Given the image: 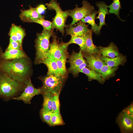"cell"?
Here are the masks:
<instances>
[{
  "instance_id": "obj_1",
  "label": "cell",
  "mask_w": 133,
  "mask_h": 133,
  "mask_svg": "<svg viewBox=\"0 0 133 133\" xmlns=\"http://www.w3.org/2000/svg\"><path fill=\"white\" fill-rule=\"evenodd\" d=\"M1 68L5 73L20 83L24 81L30 70L25 58L5 61L2 64Z\"/></svg>"
},
{
  "instance_id": "obj_2",
  "label": "cell",
  "mask_w": 133,
  "mask_h": 133,
  "mask_svg": "<svg viewBox=\"0 0 133 133\" xmlns=\"http://www.w3.org/2000/svg\"><path fill=\"white\" fill-rule=\"evenodd\" d=\"M54 34L53 30L49 31L44 29L41 33H37L35 41L36 50L35 61L36 63H41L44 60L47 58L50 38Z\"/></svg>"
},
{
  "instance_id": "obj_3",
  "label": "cell",
  "mask_w": 133,
  "mask_h": 133,
  "mask_svg": "<svg viewBox=\"0 0 133 133\" xmlns=\"http://www.w3.org/2000/svg\"><path fill=\"white\" fill-rule=\"evenodd\" d=\"M46 5L48 9L54 10L56 12V15L52 21L53 29H56L63 34L65 28L68 26L66 23L67 17L69 16V10H63L59 3L56 0H50L49 2L46 3Z\"/></svg>"
},
{
  "instance_id": "obj_4",
  "label": "cell",
  "mask_w": 133,
  "mask_h": 133,
  "mask_svg": "<svg viewBox=\"0 0 133 133\" xmlns=\"http://www.w3.org/2000/svg\"><path fill=\"white\" fill-rule=\"evenodd\" d=\"M66 78L54 75H47L42 78L43 85L40 88L41 94L48 93L53 95L60 93Z\"/></svg>"
},
{
  "instance_id": "obj_5",
  "label": "cell",
  "mask_w": 133,
  "mask_h": 133,
  "mask_svg": "<svg viewBox=\"0 0 133 133\" xmlns=\"http://www.w3.org/2000/svg\"><path fill=\"white\" fill-rule=\"evenodd\" d=\"M21 83L6 73L0 74V96L6 98L15 96L20 90Z\"/></svg>"
},
{
  "instance_id": "obj_6",
  "label": "cell",
  "mask_w": 133,
  "mask_h": 133,
  "mask_svg": "<svg viewBox=\"0 0 133 133\" xmlns=\"http://www.w3.org/2000/svg\"><path fill=\"white\" fill-rule=\"evenodd\" d=\"M82 4L83 6L81 7H78L76 5V7L74 9L69 10V16L72 17V21L68 26H73L76 23L91 14L94 9V6L87 1H83Z\"/></svg>"
},
{
  "instance_id": "obj_7",
  "label": "cell",
  "mask_w": 133,
  "mask_h": 133,
  "mask_svg": "<svg viewBox=\"0 0 133 133\" xmlns=\"http://www.w3.org/2000/svg\"><path fill=\"white\" fill-rule=\"evenodd\" d=\"M116 122L121 133H133V117L122 111L117 116Z\"/></svg>"
},
{
  "instance_id": "obj_8",
  "label": "cell",
  "mask_w": 133,
  "mask_h": 133,
  "mask_svg": "<svg viewBox=\"0 0 133 133\" xmlns=\"http://www.w3.org/2000/svg\"><path fill=\"white\" fill-rule=\"evenodd\" d=\"M26 86L24 91L19 96L15 97L14 100H22L26 104H30L32 99L35 96L41 94L40 88L34 87L30 79L26 82Z\"/></svg>"
},
{
  "instance_id": "obj_9",
  "label": "cell",
  "mask_w": 133,
  "mask_h": 133,
  "mask_svg": "<svg viewBox=\"0 0 133 133\" xmlns=\"http://www.w3.org/2000/svg\"><path fill=\"white\" fill-rule=\"evenodd\" d=\"M83 57L86 59L87 67L90 69L99 74L100 70L105 63L101 58L99 53L90 54L82 52Z\"/></svg>"
},
{
  "instance_id": "obj_10",
  "label": "cell",
  "mask_w": 133,
  "mask_h": 133,
  "mask_svg": "<svg viewBox=\"0 0 133 133\" xmlns=\"http://www.w3.org/2000/svg\"><path fill=\"white\" fill-rule=\"evenodd\" d=\"M52 36V41L49 44L47 57L58 60L67 52V50L65 49L59 43L56 35L54 34Z\"/></svg>"
},
{
  "instance_id": "obj_11",
  "label": "cell",
  "mask_w": 133,
  "mask_h": 133,
  "mask_svg": "<svg viewBox=\"0 0 133 133\" xmlns=\"http://www.w3.org/2000/svg\"><path fill=\"white\" fill-rule=\"evenodd\" d=\"M66 30V35L79 37H84L87 34L92 31L90 29L86 23L79 21L75 26H67Z\"/></svg>"
},
{
  "instance_id": "obj_12",
  "label": "cell",
  "mask_w": 133,
  "mask_h": 133,
  "mask_svg": "<svg viewBox=\"0 0 133 133\" xmlns=\"http://www.w3.org/2000/svg\"><path fill=\"white\" fill-rule=\"evenodd\" d=\"M21 13L19 17L24 22L33 23L35 20L44 18L45 16L39 14L36 11V7L31 6L27 10H20Z\"/></svg>"
},
{
  "instance_id": "obj_13",
  "label": "cell",
  "mask_w": 133,
  "mask_h": 133,
  "mask_svg": "<svg viewBox=\"0 0 133 133\" xmlns=\"http://www.w3.org/2000/svg\"><path fill=\"white\" fill-rule=\"evenodd\" d=\"M67 62L70 64L68 69V72L73 74L76 69L86 61L83 57L82 51L80 50L78 52L73 51L70 55H69Z\"/></svg>"
},
{
  "instance_id": "obj_14",
  "label": "cell",
  "mask_w": 133,
  "mask_h": 133,
  "mask_svg": "<svg viewBox=\"0 0 133 133\" xmlns=\"http://www.w3.org/2000/svg\"><path fill=\"white\" fill-rule=\"evenodd\" d=\"M99 53L103 57L111 58L115 57L120 54L119 52L117 47L114 43L112 42L106 47L100 46Z\"/></svg>"
},
{
  "instance_id": "obj_15",
  "label": "cell",
  "mask_w": 133,
  "mask_h": 133,
  "mask_svg": "<svg viewBox=\"0 0 133 133\" xmlns=\"http://www.w3.org/2000/svg\"><path fill=\"white\" fill-rule=\"evenodd\" d=\"M96 4L99 8V10L98 11V15L96 17L95 19H98L99 20L100 23L98 26L99 29L100 30L103 26L106 25L105 19L106 16L109 13L108 9V6L102 1L97 2Z\"/></svg>"
},
{
  "instance_id": "obj_16",
  "label": "cell",
  "mask_w": 133,
  "mask_h": 133,
  "mask_svg": "<svg viewBox=\"0 0 133 133\" xmlns=\"http://www.w3.org/2000/svg\"><path fill=\"white\" fill-rule=\"evenodd\" d=\"M101 58L106 65L111 67H118L120 65H123L126 61V56L121 54L113 58L101 56Z\"/></svg>"
},
{
  "instance_id": "obj_17",
  "label": "cell",
  "mask_w": 133,
  "mask_h": 133,
  "mask_svg": "<svg viewBox=\"0 0 133 133\" xmlns=\"http://www.w3.org/2000/svg\"><path fill=\"white\" fill-rule=\"evenodd\" d=\"M92 32L85 36V47L82 52L90 54L97 53L99 52V50L98 47L95 46L93 43Z\"/></svg>"
},
{
  "instance_id": "obj_18",
  "label": "cell",
  "mask_w": 133,
  "mask_h": 133,
  "mask_svg": "<svg viewBox=\"0 0 133 133\" xmlns=\"http://www.w3.org/2000/svg\"><path fill=\"white\" fill-rule=\"evenodd\" d=\"M41 63L45 64L48 68V72L47 75H54L57 76H61L55 59L47 57Z\"/></svg>"
},
{
  "instance_id": "obj_19",
  "label": "cell",
  "mask_w": 133,
  "mask_h": 133,
  "mask_svg": "<svg viewBox=\"0 0 133 133\" xmlns=\"http://www.w3.org/2000/svg\"><path fill=\"white\" fill-rule=\"evenodd\" d=\"M118 67H110L106 64L103 65L99 70V74L105 82L110 78L114 76Z\"/></svg>"
},
{
  "instance_id": "obj_20",
  "label": "cell",
  "mask_w": 133,
  "mask_h": 133,
  "mask_svg": "<svg viewBox=\"0 0 133 133\" xmlns=\"http://www.w3.org/2000/svg\"><path fill=\"white\" fill-rule=\"evenodd\" d=\"M85 36L84 37L71 36V39L68 42H62L61 43L63 47L66 50H67L68 47L70 44H76L80 46V50L82 51L85 47Z\"/></svg>"
},
{
  "instance_id": "obj_21",
  "label": "cell",
  "mask_w": 133,
  "mask_h": 133,
  "mask_svg": "<svg viewBox=\"0 0 133 133\" xmlns=\"http://www.w3.org/2000/svg\"><path fill=\"white\" fill-rule=\"evenodd\" d=\"M68 53L67 52L65 53L59 59L55 60L60 75L66 78L68 72L66 67V63L68 58Z\"/></svg>"
},
{
  "instance_id": "obj_22",
  "label": "cell",
  "mask_w": 133,
  "mask_h": 133,
  "mask_svg": "<svg viewBox=\"0 0 133 133\" xmlns=\"http://www.w3.org/2000/svg\"><path fill=\"white\" fill-rule=\"evenodd\" d=\"M2 57L5 59L12 60L25 58L26 55L21 50L14 49L6 50Z\"/></svg>"
},
{
  "instance_id": "obj_23",
  "label": "cell",
  "mask_w": 133,
  "mask_h": 133,
  "mask_svg": "<svg viewBox=\"0 0 133 133\" xmlns=\"http://www.w3.org/2000/svg\"><path fill=\"white\" fill-rule=\"evenodd\" d=\"M98 13V11H94L92 13L86 16L81 21L85 23H87L91 26L92 31L96 34H98L100 33V31L98 26L95 22L96 16Z\"/></svg>"
},
{
  "instance_id": "obj_24",
  "label": "cell",
  "mask_w": 133,
  "mask_h": 133,
  "mask_svg": "<svg viewBox=\"0 0 133 133\" xmlns=\"http://www.w3.org/2000/svg\"><path fill=\"white\" fill-rule=\"evenodd\" d=\"M85 74L88 77L89 81L93 80H97L100 83L103 84L105 82L100 75L93 70H91L85 67L82 69L80 71Z\"/></svg>"
},
{
  "instance_id": "obj_25",
  "label": "cell",
  "mask_w": 133,
  "mask_h": 133,
  "mask_svg": "<svg viewBox=\"0 0 133 133\" xmlns=\"http://www.w3.org/2000/svg\"><path fill=\"white\" fill-rule=\"evenodd\" d=\"M43 97V108L49 111L52 110V98L53 95L50 93H45L42 94Z\"/></svg>"
},
{
  "instance_id": "obj_26",
  "label": "cell",
  "mask_w": 133,
  "mask_h": 133,
  "mask_svg": "<svg viewBox=\"0 0 133 133\" xmlns=\"http://www.w3.org/2000/svg\"><path fill=\"white\" fill-rule=\"evenodd\" d=\"M108 7L109 8V13L115 14L119 19L123 21L119 16V11L121 8L120 0H113L112 3L108 6Z\"/></svg>"
},
{
  "instance_id": "obj_27",
  "label": "cell",
  "mask_w": 133,
  "mask_h": 133,
  "mask_svg": "<svg viewBox=\"0 0 133 133\" xmlns=\"http://www.w3.org/2000/svg\"><path fill=\"white\" fill-rule=\"evenodd\" d=\"M60 113L53 112L49 125L51 126L62 125L65 124Z\"/></svg>"
},
{
  "instance_id": "obj_28",
  "label": "cell",
  "mask_w": 133,
  "mask_h": 133,
  "mask_svg": "<svg viewBox=\"0 0 133 133\" xmlns=\"http://www.w3.org/2000/svg\"><path fill=\"white\" fill-rule=\"evenodd\" d=\"M33 23H37L41 25L43 27V29L49 31L53 30L52 28V21L46 20L44 18L36 19L33 21Z\"/></svg>"
},
{
  "instance_id": "obj_29",
  "label": "cell",
  "mask_w": 133,
  "mask_h": 133,
  "mask_svg": "<svg viewBox=\"0 0 133 133\" xmlns=\"http://www.w3.org/2000/svg\"><path fill=\"white\" fill-rule=\"evenodd\" d=\"M53 112L52 110L49 111L43 108L40 111V115L43 120L49 125Z\"/></svg>"
},
{
  "instance_id": "obj_30",
  "label": "cell",
  "mask_w": 133,
  "mask_h": 133,
  "mask_svg": "<svg viewBox=\"0 0 133 133\" xmlns=\"http://www.w3.org/2000/svg\"><path fill=\"white\" fill-rule=\"evenodd\" d=\"M60 93L53 95L52 98V111L60 113L59 96Z\"/></svg>"
},
{
  "instance_id": "obj_31",
  "label": "cell",
  "mask_w": 133,
  "mask_h": 133,
  "mask_svg": "<svg viewBox=\"0 0 133 133\" xmlns=\"http://www.w3.org/2000/svg\"><path fill=\"white\" fill-rule=\"evenodd\" d=\"M14 25L18 40L22 46L23 39L26 35L25 30L20 26H17L15 24Z\"/></svg>"
},
{
  "instance_id": "obj_32",
  "label": "cell",
  "mask_w": 133,
  "mask_h": 133,
  "mask_svg": "<svg viewBox=\"0 0 133 133\" xmlns=\"http://www.w3.org/2000/svg\"><path fill=\"white\" fill-rule=\"evenodd\" d=\"M22 48V46L19 43L10 38L9 44L6 50L14 49L21 50Z\"/></svg>"
},
{
  "instance_id": "obj_33",
  "label": "cell",
  "mask_w": 133,
  "mask_h": 133,
  "mask_svg": "<svg viewBox=\"0 0 133 133\" xmlns=\"http://www.w3.org/2000/svg\"><path fill=\"white\" fill-rule=\"evenodd\" d=\"M14 24H12L9 32V35L10 37V38L13 41L18 43L20 45L18 40Z\"/></svg>"
},
{
  "instance_id": "obj_34",
  "label": "cell",
  "mask_w": 133,
  "mask_h": 133,
  "mask_svg": "<svg viewBox=\"0 0 133 133\" xmlns=\"http://www.w3.org/2000/svg\"><path fill=\"white\" fill-rule=\"evenodd\" d=\"M122 111L125 112L130 116L133 117V102H132L129 106Z\"/></svg>"
},
{
  "instance_id": "obj_35",
  "label": "cell",
  "mask_w": 133,
  "mask_h": 133,
  "mask_svg": "<svg viewBox=\"0 0 133 133\" xmlns=\"http://www.w3.org/2000/svg\"><path fill=\"white\" fill-rule=\"evenodd\" d=\"M36 11L40 14H41L46 9L45 6L43 4H40L36 7Z\"/></svg>"
}]
</instances>
